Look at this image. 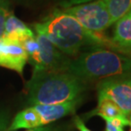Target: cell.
Segmentation results:
<instances>
[{"label": "cell", "instance_id": "6da1fadb", "mask_svg": "<svg viewBox=\"0 0 131 131\" xmlns=\"http://www.w3.org/2000/svg\"><path fill=\"white\" fill-rule=\"evenodd\" d=\"M36 31L43 33L48 40L66 56L76 57L82 50L107 47L113 51L109 38L85 29L73 16L59 9L34 25ZM84 51V52H85Z\"/></svg>", "mask_w": 131, "mask_h": 131}, {"label": "cell", "instance_id": "7a4b0ae2", "mask_svg": "<svg viewBox=\"0 0 131 131\" xmlns=\"http://www.w3.org/2000/svg\"><path fill=\"white\" fill-rule=\"evenodd\" d=\"M63 72L74 75L85 84L131 75V57L102 47L90 49L70 58Z\"/></svg>", "mask_w": 131, "mask_h": 131}, {"label": "cell", "instance_id": "3957f363", "mask_svg": "<svg viewBox=\"0 0 131 131\" xmlns=\"http://www.w3.org/2000/svg\"><path fill=\"white\" fill-rule=\"evenodd\" d=\"M29 107L54 105L81 97L85 83L67 72H52L33 78L27 82Z\"/></svg>", "mask_w": 131, "mask_h": 131}, {"label": "cell", "instance_id": "277c9868", "mask_svg": "<svg viewBox=\"0 0 131 131\" xmlns=\"http://www.w3.org/2000/svg\"><path fill=\"white\" fill-rule=\"evenodd\" d=\"M36 32L39 50L35 55L28 58V62L33 68L31 79L47 73L63 72L70 58L62 53L43 33Z\"/></svg>", "mask_w": 131, "mask_h": 131}, {"label": "cell", "instance_id": "5b68a950", "mask_svg": "<svg viewBox=\"0 0 131 131\" xmlns=\"http://www.w3.org/2000/svg\"><path fill=\"white\" fill-rule=\"evenodd\" d=\"M60 9L73 16L85 29L94 33L102 34L112 25L105 0H96Z\"/></svg>", "mask_w": 131, "mask_h": 131}, {"label": "cell", "instance_id": "8992f818", "mask_svg": "<svg viewBox=\"0 0 131 131\" xmlns=\"http://www.w3.org/2000/svg\"><path fill=\"white\" fill-rule=\"evenodd\" d=\"M98 101L110 100L125 116L131 114V75H124L100 80L97 84Z\"/></svg>", "mask_w": 131, "mask_h": 131}, {"label": "cell", "instance_id": "52a82bcc", "mask_svg": "<svg viewBox=\"0 0 131 131\" xmlns=\"http://www.w3.org/2000/svg\"><path fill=\"white\" fill-rule=\"evenodd\" d=\"M28 56L20 43L7 38H0V66L17 72L23 76Z\"/></svg>", "mask_w": 131, "mask_h": 131}, {"label": "cell", "instance_id": "ba28073f", "mask_svg": "<svg viewBox=\"0 0 131 131\" xmlns=\"http://www.w3.org/2000/svg\"><path fill=\"white\" fill-rule=\"evenodd\" d=\"M80 103L81 97L60 104L39 105L34 106L33 107L40 115L41 126H46L67 115L74 113Z\"/></svg>", "mask_w": 131, "mask_h": 131}, {"label": "cell", "instance_id": "9c48e42d", "mask_svg": "<svg viewBox=\"0 0 131 131\" xmlns=\"http://www.w3.org/2000/svg\"><path fill=\"white\" fill-rule=\"evenodd\" d=\"M110 40L114 52L131 55V9L116 22Z\"/></svg>", "mask_w": 131, "mask_h": 131}, {"label": "cell", "instance_id": "30bf717a", "mask_svg": "<svg viewBox=\"0 0 131 131\" xmlns=\"http://www.w3.org/2000/svg\"><path fill=\"white\" fill-rule=\"evenodd\" d=\"M34 32L23 21L18 19L12 12L8 15L4 26V33L2 37L22 43L31 37H35Z\"/></svg>", "mask_w": 131, "mask_h": 131}, {"label": "cell", "instance_id": "8fae6325", "mask_svg": "<svg viewBox=\"0 0 131 131\" xmlns=\"http://www.w3.org/2000/svg\"><path fill=\"white\" fill-rule=\"evenodd\" d=\"M41 127L40 115L33 107H28L20 111L9 125V131H16L20 129H31Z\"/></svg>", "mask_w": 131, "mask_h": 131}, {"label": "cell", "instance_id": "7c38bea8", "mask_svg": "<svg viewBox=\"0 0 131 131\" xmlns=\"http://www.w3.org/2000/svg\"><path fill=\"white\" fill-rule=\"evenodd\" d=\"M94 116H99L102 119L113 118H127L115 103L110 100H101L98 101L97 107L84 115L85 119L92 118Z\"/></svg>", "mask_w": 131, "mask_h": 131}, {"label": "cell", "instance_id": "4fadbf2b", "mask_svg": "<svg viewBox=\"0 0 131 131\" xmlns=\"http://www.w3.org/2000/svg\"><path fill=\"white\" fill-rule=\"evenodd\" d=\"M111 24L116 23L131 9V0H105Z\"/></svg>", "mask_w": 131, "mask_h": 131}, {"label": "cell", "instance_id": "5bb4252c", "mask_svg": "<svg viewBox=\"0 0 131 131\" xmlns=\"http://www.w3.org/2000/svg\"><path fill=\"white\" fill-rule=\"evenodd\" d=\"M21 45L25 49V51H26L28 58L35 55L39 50V44L37 42V39H36V36L35 37L29 38L25 41H23L21 43Z\"/></svg>", "mask_w": 131, "mask_h": 131}, {"label": "cell", "instance_id": "9a60e30c", "mask_svg": "<svg viewBox=\"0 0 131 131\" xmlns=\"http://www.w3.org/2000/svg\"><path fill=\"white\" fill-rule=\"evenodd\" d=\"M10 11L8 9V5H0V38L4 36L5 22Z\"/></svg>", "mask_w": 131, "mask_h": 131}, {"label": "cell", "instance_id": "2e32d148", "mask_svg": "<svg viewBox=\"0 0 131 131\" xmlns=\"http://www.w3.org/2000/svg\"><path fill=\"white\" fill-rule=\"evenodd\" d=\"M9 117L5 111H0V131H9Z\"/></svg>", "mask_w": 131, "mask_h": 131}, {"label": "cell", "instance_id": "e0dca14e", "mask_svg": "<svg viewBox=\"0 0 131 131\" xmlns=\"http://www.w3.org/2000/svg\"><path fill=\"white\" fill-rule=\"evenodd\" d=\"M92 1H96V0H62L59 4L62 7V9H67V8L75 6V5L86 4V3H90Z\"/></svg>", "mask_w": 131, "mask_h": 131}, {"label": "cell", "instance_id": "ac0fdd59", "mask_svg": "<svg viewBox=\"0 0 131 131\" xmlns=\"http://www.w3.org/2000/svg\"><path fill=\"white\" fill-rule=\"evenodd\" d=\"M26 131H63L61 127L53 126V125H46V126H41L31 129H26Z\"/></svg>", "mask_w": 131, "mask_h": 131}, {"label": "cell", "instance_id": "d6986e66", "mask_svg": "<svg viewBox=\"0 0 131 131\" xmlns=\"http://www.w3.org/2000/svg\"><path fill=\"white\" fill-rule=\"evenodd\" d=\"M74 124L75 125V127H76V129L79 131H91L90 129H88L85 126L83 120L78 116H75V118L74 119Z\"/></svg>", "mask_w": 131, "mask_h": 131}, {"label": "cell", "instance_id": "ffe728a7", "mask_svg": "<svg viewBox=\"0 0 131 131\" xmlns=\"http://www.w3.org/2000/svg\"><path fill=\"white\" fill-rule=\"evenodd\" d=\"M105 122H106V126L104 131H124V128L119 127L118 125L113 124L109 121H105Z\"/></svg>", "mask_w": 131, "mask_h": 131}, {"label": "cell", "instance_id": "44dd1931", "mask_svg": "<svg viewBox=\"0 0 131 131\" xmlns=\"http://www.w3.org/2000/svg\"><path fill=\"white\" fill-rule=\"evenodd\" d=\"M0 5H8L7 0H0Z\"/></svg>", "mask_w": 131, "mask_h": 131}, {"label": "cell", "instance_id": "7402d4cb", "mask_svg": "<svg viewBox=\"0 0 131 131\" xmlns=\"http://www.w3.org/2000/svg\"><path fill=\"white\" fill-rule=\"evenodd\" d=\"M17 1H19V2H26V1H27V0H17Z\"/></svg>", "mask_w": 131, "mask_h": 131}, {"label": "cell", "instance_id": "603a6c76", "mask_svg": "<svg viewBox=\"0 0 131 131\" xmlns=\"http://www.w3.org/2000/svg\"><path fill=\"white\" fill-rule=\"evenodd\" d=\"M129 118H129V123H130V125H129V126L131 127V114H130V116H129Z\"/></svg>", "mask_w": 131, "mask_h": 131}, {"label": "cell", "instance_id": "cb8c5ba5", "mask_svg": "<svg viewBox=\"0 0 131 131\" xmlns=\"http://www.w3.org/2000/svg\"><path fill=\"white\" fill-rule=\"evenodd\" d=\"M129 131H131V129H130V130H129Z\"/></svg>", "mask_w": 131, "mask_h": 131}]
</instances>
